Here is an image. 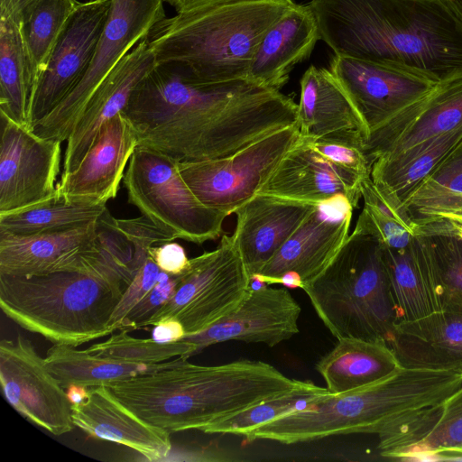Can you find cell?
I'll return each mask as SVG.
<instances>
[{
    "mask_svg": "<svg viewBox=\"0 0 462 462\" xmlns=\"http://www.w3.org/2000/svg\"><path fill=\"white\" fill-rule=\"evenodd\" d=\"M298 104L248 79L203 82L173 62L156 63L122 112L138 146L179 162L229 156L298 119Z\"/></svg>",
    "mask_w": 462,
    "mask_h": 462,
    "instance_id": "1",
    "label": "cell"
},
{
    "mask_svg": "<svg viewBox=\"0 0 462 462\" xmlns=\"http://www.w3.org/2000/svg\"><path fill=\"white\" fill-rule=\"evenodd\" d=\"M335 55L441 83L462 77V16L447 0H311Z\"/></svg>",
    "mask_w": 462,
    "mask_h": 462,
    "instance_id": "2",
    "label": "cell"
},
{
    "mask_svg": "<svg viewBox=\"0 0 462 462\" xmlns=\"http://www.w3.org/2000/svg\"><path fill=\"white\" fill-rule=\"evenodd\" d=\"M307 382L289 378L262 361L199 365L177 357L166 367L106 386L143 420L168 432H178L202 431Z\"/></svg>",
    "mask_w": 462,
    "mask_h": 462,
    "instance_id": "3",
    "label": "cell"
},
{
    "mask_svg": "<svg viewBox=\"0 0 462 462\" xmlns=\"http://www.w3.org/2000/svg\"><path fill=\"white\" fill-rule=\"evenodd\" d=\"M462 385V374L401 367L370 385L319 397L311 407L250 430L249 440L295 444L353 433L380 434L400 417L435 405Z\"/></svg>",
    "mask_w": 462,
    "mask_h": 462,
    "instance_id": "4",
    "label": "cell"
},
{
    "mask_svg": "<svg viewBox=\"0 0 462 462\" xmlns=\"http://www.w3.org/2000/svg\"><path fill=\"white\" fill-rule=\"evenodd\" d=\"M295 3L252 0L165 17L148 35L156 62H173L203 82L247 79L263 36Z\"/></svg>",
    "mask_w": 462,
    "mask_h": 462,
    "instance_id": "5",
    "label": "cell"
},
{
    "mask_svg": "<svg viewBox=\"0 0 462 462\" xmlns=\"http://www.w3.org/2000/svg\"><path fill=\"white\" fill-rule=\"evenodd\" d=\"M302 290L337 339L389 344L400 322L384 245L361 215L329 264Z\"/></svg>",
    "mask_w": 462,
    "mask_h": 462,
    "instance_id": "6",
    "label": "cell"
},
{
    "mask_svg": "<svg viewBox=\"0 0 462 462\" xmlns=\"http://www.w3.org/2000/svg\"><path fill=\"white\" fill-rule=\"evenodd\" d=\"M126 285L116 275L80 272L0 274V307L21 328L78 346L116 331L110 319Z\"/></svg>",
    "mask_w": 462,
    "mask_h": 462,
    "instance_id": "7",
    "label": "cell"
},
{
    "mask_svg": "<svg viewBox=\"0 0 462 462\" xmlns=\"http://www.w3.org/2000/svg\"><path fill=\"white\" fill-rule=\"evenodd\" d=\"M178 163L167 154L138 146L123 180L128 202L175 239L202 245L218 238L229 215L201 203L181 177Z\"/></svg>",
    "mask_w": 462,
    "mask_h": 462,
    "instance_id": "8",
    "label": "cell"
},
{
    "mask_svg": "<svg viewBox=\"0 0 462 462\" xmlns=\"http://www.w3.org/2000/svg\"><path fill=\"white\" fill-rule=\"evenodd\" d=\"M252 282L232 236L223 235L215 250L190 259L173 297L142 328L174 317L186 335L200 333L236 310Z\"/></svg>",
    "mask_w": 462,
    "mask_h": 462,
    "instance_id": "9",
    "label": "cell"
},
{
    "mask_svg": "<svg viewBox=\"0 0 462 462\" xmlns=\"http://www.w3.org/2000/svg\"><path fill=\"white\" fill-rule=\"evenodd\" d=\"M163 0H111L110 10L85 76L33 132L62 143L70 135L97 88L116 65L165 18Z\"/></svg>",
    "mask_w": 462,
    "mask_h": 462,
    "instance_id": "10",
    "label": "cell"
},
{
    "mask_svg": "<svg viewBox=\"0 0 462 462\" xmlns=\"http://www.w3.org/2000/svg\"><path fill=\"white\" fill-rule=\"evenodd\" d=\"M98 221L57 233L0 234V274L80 272L116 275L128 284L134 273L114 246L100 236Z\"/></svg>",
    "mask_w": 462,
    "mask_h": 462,
    "instance_id": "11",
    "label": "cell"
},
{
    "mask_svg": "<svg viewBox=\"0 0 462 462\" xmlns=\"http://www.w3.org/2000/svg\"><path fill=\"white\" fill-rule=\"evenodd\" d=\"M297 123L221 158L178 163L194 195L228 215L256 195L299 138Z\"/></svg>",
    "mask_w": 462,
    "mask_h": 462,
    "instance_id": "12",
    "label": "cell"
},
{
    "mask_svg": "<svg viewBox=\"0 0 462 462\" xmlns=\"http://www.w3.org/2000/svg\"><path fill=\"white\" fill-rule=\"evenodd\" d=\"M0 383L5 400L30 422L56 436L75 427L66 390L21 335L0 342Z\"/></svg>",
    "mask_w": 462,
    "mask_h": 462,
    "instance_id": "13",
    "label": "cell"
},
{
    "mask_svg": "<svg viewBox=\"0 0 462 462\" xmlns=\"http://www.w3.org/2000/svg\"><path fill=\"white\" fill-rule=\"evenodd\" d=\"M0 214L42 202L56 191L61 143L0 113Z\"/></svg>",
    "mask_w": 462,
    "mask_h": 462,
    "instance_id": "14",
    "label": "cell"
},
{
    "mask_svg": "<svg viewBox=\"0 0 462 462\" xmlns=\"http://www.w3.org/2000/svg\"><path fill=\"white\" fill-rule=\"evenodd\" d=\"M111 0L79 3L52 49L34 87L30 124L52 112L78 86L93 60Z\"/></svg>",
    "mask_w": 462,
    "mask_h": 462,
    "instance_id": "15",
    "label": "cell"
},
{
    "mask_svg": "<svg viewBox=\"0 0 462 462\" xmlns=\"http://www.w3.org/2000/svg\"><path fill=\"white\" fill-rule=\"evenodd\" d=\"M329 70L358 113L366 139L439 84L410 71L338 55L332 58Z\"/></svg>",
    "mask_w": 462,
    "mask_h": 462,
    "instance_id": "16",
    "label": "cell"
},
{
    "mask_svg": "<svg viewBox=\"0 0 462 462\" xmlns=\"http://www.w3.org/2000/svg\"><path fill=\"white\" fill-rule=\"evenodd\" d=\"M354 208L344 195L319 203L253 281L279 283L288 273L299 276L303 285L315 279L347 238Z\"/></svg>",
    "mask_w": 462,
    "mask_h": 462,
    "instance_id": "17",
    "label": "cell"
},
{
    "mask_svg": "<svg viewBox=\"0 0 462 462\" xmlns=\"http://www.w3.org/2000/svg\"><path fill=\"white\" fill-rule=\"evenodd\" d=\"M301 308L286 289L251 288L241 304L206 330L182 339L194 346V355L230 340L274 346L299 333Z\"/></svg>",
    "mask_w": 462,
    "mask_h": 462,
    "instance_id": "18",
    "label": "cell"
},
{
    "mask_svg": "<svg viewBox=\"0 0 462 462\" xmlns=\"http://www.w3.org/2000/svg\"><path fill=\"white\" fill-rule=\"evenodd\" d=\"M378 437L383 457L462 460V385L442 402L400 417Z\"/></svg>",
    "mask_w": 462,
    "mask_h": 462,
    "instance_id": "19",
    "label": "cell"
},
{
    "mask_svg": "<svg viewBox=\"0 0 462 462\" xmlns=\"http://www.w3.org/2000/svg\"><path fill=\"white\" fill-rule=\"evenodd\" d=\"M156 63L147 37L124 56L105 78L67 139L60 177L76 170L105 125L124 111L136 86Z\"/></svg>",
    "mask_w": 462,
    "mask_h": 462,
    "instance_id": "20",
    "label": "cell"
},
{
    "mask_svg": "<svg viewBox=\"0 0 462 462\" xmlns=\"http://www.w3.org/2000/svg\"><path fill=\"white\" fill-rule=\"evenodd\" d=\"M461 125L462 77L439 83L373 133L364 142V149L374 163L378 157L401 153Z\"/></svg>",
    "mask_w": 462,
    "mask_h": 462,
    "instance_id": "21",
    "label": "cell"
},
{
    "mask_svg": "<svg viewBox=\"0 0 462 462\" xmlns=\"http://www.w3.org/2000/svg\"><path fill=\"white\" fill-rule=\"evenodd\" d=\"M138 145L134 128L119 113L105 125L76 170L60 177L57 191L69 199L106 204L117 196Z\"/></svg>",
    "mask_w": 462,
    "mask_h": 462,
    "instance_id": "22",
    "label": "cell"
},
{
    "mask_svg": "<svg viewBox=\"0 0 462 462\" xmlns=\"http://www.w3.org/2000/svg\"><path fill=\"white\" fill-rule=\"evenodd\" d=\"M318 205L256 194L235 210L236 224L232 238L252 278Z\"/></svg>",
    "mask_w": 462,
    "mask_h": 462,
    "instance_id": "23",
    "label": "cell"
},
{
    "mask_svg": "<svg viewBox=\"0 0 462 462\" xmlns=\"http://www.w3.org/2000/svg\"><path fill=\"white\" fill-rule=\"evenodd\" d=\"M362 180L352 171L326 159L299 135L257 194L313 204L344 195L356 208L362 198Z\"/></svg>",
    "mask_w": 462,
    "mask_h": 462,
    "instance_id": "24",
    "label": "cell"
},
{
    "mask_svg": "<svg viewBox=\"0 0 462 462\" xmlns=\"http://www.w3.org/2000/svg\"><path fill=\"white\" fill-rule=\"evenodd\" d=\"M88 388V397L72 404L75 427L89 438L130 448L148 461H158L170 454V432L141 419L106 385Z\"/></svg>",
    "mask_w": 462,
    "mask_h": 462,
    "instance_id": "25",
    "label": "cell"
},
{
    "mask_svg": "<svg viewBox=\"0 0 462 462\" xmlns=\"http://www.w3.org/2000/svg\"><path fill=\"white\" fill-rule=\"evenodd\" d=\"M388 345L402 367L462 374V310L400 321Z\"/></svg>",
    "mask_w": 462,
    "mask_h": 462,
    "instance_id": "26",
    "label": "cell"
},
{
    "mask_svg": "<svg viewBox=\"0 0 462 462\" xmlns=\"http://www.w3.org/2000/svg\"><path fill=\"white\" fill-rule=\"evenodd\" d=\"M319 40L318 24L309 5L294 4L263 36L247 79L280 90L292 68L308 59Z\"/></svg>",
    "mask_w": 462,
    "mask_h": 462,
    "instance_id": "27",
    "label": "cell"
},
{
    "mask_svg": "<svg viewBox=\"0 0 462 462\" xmlns=\"http://www.w3.org/2000/svg\"><path fill=\"white\" fill-rule=\"evenodd\" d=\"M300 84L297 119L300 136L318 138L343 132H359L365 141V125L330 70L310 66Z\"/></svg>",
    "mask_w": 462,
    "mask_h": 462,
    "instance_id": "28",
    "label": "cell"
},
{
    "mask_svg": "<svg viewBox=\"0 0 462 462\" xmlns=\"http://www.w3.org/2000/svg\"><path fill=\"white\" fill-rule=\"evenodd\" d=\"M315 367L328 392L339 394L376 383L402 366L384 341L342 337Z\"/></svg>",
    "mask_w": 462,
    "mask_h": 462,
    "instance_id": "29",
    "label": "cell"
},
{
    "mask_svg": "<svg viewBox=\"0 0 462 462\" xmlns=\"http://www.w3.org/2000/svg\"><path fill=\"white\" fill-rule=\"evenodd\" d=\"M461 141L462 125L401 153L378 157L373 163L371 178L383 195L407 213L405 203Z\"/></svg>",
    "mask_w": 462,
    "mask_h": 462,
    "instance_id": "30",
    "label": "cell"
},
{
    "mask_svg": "<svg viewBox=\"0 0 462 462\" xmlns=\"http://www.w3.org/2000/svg\"><path fill=\"white\" fill-rule=\"evenodd\" d=\"M106 204L69 199L57 189L48 199L0 214V234L28 236L62 232L99 220Z\"/></svg>",
    "mask_w": 462,
    "mask_h": 462,
    "instance_id": "31",
    "label": "cell"
},
{
    "mask_svg": "<svg viewBox=\"0 0 462 462\" xmlns=\"http://www.w3.org/2000/svg\"><path fill=\"white\" fill-rule=\"evenodd\" d=\"M415 226L439 310H462V238L436 222Z\"/></svg>",
    "mask_w": 462,
    "mask_h": 462,
    "instance_id": "32",
    "label": "cell"
},
{
    "mask_svg": "<svg viewBox=\"0 0 462 462\" xmlns=\"http://www.w3.org/2000/svg\"><path fill=\"white\" fill-rule=\"evenodd\" d=\"M171 362L168 360L153 365L124 363L64 344H54L44 357L46 368L64 389L71 385H107L138 374L162 369Z\"/></svg>",
    "mask_w": 462,
    "mask_h": 462,
    "instance_id": "33",
    "label": "cell"
},
{
    "mask_svg": "<svg viewBox=\"0 0 462 462\" xmlns=\"http://www.w3.org/2000/svg\"><path fill=\"white\" fill-rule=\"evenodd\" d=\"M33 89L18 22L0 16V113L31 127Z\"/></svg>",
    "mask_w": 462,
    "mask_h": 462,
    "instance_id": "34",
    "label": "cell"
},
{
    "mask_svg": "<svg viewBox=\"0 0 462 462\" xmlns=\"http://www.w3.org/2000/svg\"><path fill=\"white\" fill-rule=\"evenodd\" d=\"M384 253L400 321L439 310L423 247L417 235L406 249L397 251L384 246Z\"/></svg>",
    "mask_w": 462,
    "mask_h": 462,
    "instance_id": "35",
    "label": "cell"
},
{
    "mask_svg": "<svg viewBox=\"0 0 462 462\" xmlns=\"http://www.w3.org/2000/svg\"><path fill=\"white\" fill-rule=\"evenodd\" d=\"M79 5L77 0H36L22 14L18 24L34 87Z\"/></svg>",
    "mask_w": 462,
    "mask_h": 462,
    "instance_id": "36",
    "label": "cell"
},
{
    "mask_svg": "<svg viewBox=\"0 0 462 462\" xmlns=\"http://www.w3.org/2000/svg\"><path fill=\"white\" fill-rule=\"evenodd\" d=\"M329 393L327 388L319 387L308 381L304 386L213 423L202 431L208 434L220 433L245 437L257 426L281 415L311 407L319 397Z\"/></svg>",
    "mask_w": 462,
    "mask_h": 462,
    "instance_id": "37",
    "label": "cell"
},
{
    "mask_svg": "<svg viewBox=\"0 0 462 462\" xmlns=\"http://www.w3.org/2000/svg\"><path fill=\"white\" fill-rule=\"evenodd\" d=\"M87 350L96 356L124 363L153 365L177 357L194 356L193 345L184 339L161 343L152 338L131 337L127 330L112 333L108 339L91 345Z\"/></svg>",
    "mask_w": 462,
    "mask_h": 462,
    "instance_id": "38",
    "label": "cell"
},
{
    "mask_svg": "<svg viewBox=\"0 0 462 462\" xmlns=\"http://www.w3.org/2000/svg\"><path fill=\"white\" fill-rule=\"evenodd\" d=\"M462 197V141L440 162L404 205L412 218Z\"/></svg>",
    "mask_w": 462,
    "mask_h": 462,
    "instance_id": "39",
    "label": "cell"
},
{
    "mask_svg": "<svg viewBox=\"0 0 462 462\" xmlns=\"http://www.w3.org/2000/svg\"><path fill=\"white\" fill-rule=\"evenodd\" d=\"M301 138L333 163L352 171L362 179L371 177L373 163L364 149L365 139L361 133L343 132L318 138Z\"/></svg>",
    "mask_w": 462,
    "mask_h": 462,
    "instance_id": "40",
    "label": "cell"
},
{
    "mask_svg": "<svg viewBox=\"0 0 462 462\" xmlns=\"http://www.w3.org/2000/svg\"><path fill=\"white\" fill-rule=\"evenodd\" d=\"M162 273L163 272L160 270L154 261L148 255L124 290L122 297L110 319L112 328L115 330L121 329L122 324L128 314L159 282Z\"/></svg>",
    "mask_w": 462,
    "mask_h": 462,
    "instance_id": "41",
    "label": "cell"
},
{
    "mask_svg": "<svg viewBox=\"0 0 462 462\" xmlns=\"http://www.w3.org/2000/svg\"><path fill=\"white\" fill-rule=\"evenodd\" d=\"M181 278L182 273L171 275L163 272L159 282L128 314L120 330L132 331L142 328L143 324L173 297Z\"/></svg>",
    "mask_w": 462,
    "mask_h": 462,
    "instance_id": "42",
    "label": "cell"
},
{
    "mask_svg": "<svg viewBox=\"0 0 462 462\" xmlns=\"http://www.w3.org/2000/svg\"><path fill=\"white\" fill-rule=\"evenodd\" d=\"M360 215L385 247L401 251L406 249L412 243L416 226H406L383 215L366 204H364Z\"/></svg>",
    "mask_w": 462,
    "mask_h": 462,
    "instance_id": "43",
    "label": "cell"
},
{
    "mask_svg": "<svg viewBox=\"0 0 462 462\" xmlns=\"http://www.w3.org/2000/svg\"><path fill=\"white\" fill-rule=\"evenodd\" d=\"M148 254L161 271L171 275L183 273L190 262L182 245L173 241L152 246Z\"/></svg>",
    "mask_w": 462,
    "mask_h": 462,
    "instance_id": "44",
    "label": "cell"
},
{
    "mask_svg": "<svg viewBox=\"0 0 462 462\" xmlns=\"http://www.w3.org/2000/svg\"><path fill=\"white\" fill-rule=\"evenodd\" d=\"M412 221L439 223L462 238V197L445 207L420 212Z\"/></svg>",
    "mask_w": 462,
    "mask_h": 462,
    "instance_id": "45",
    "label": "cell"
},
{
    "mask_svg": "<svg viewBox=\"0 0 462 462\" xmlns=\"http://www.w3.org/2000/svg\"><path fill=\"white\" fill-rule=\"evenodd\" d=\"M185 336L182 323L174 317L160 320L153 326L152 331V338L161 343L179 341Z\"/></svg>",
    "mask_w": 462,
    "mask_h": 462,
    "instance_id": "46",
    "label": "cell"
},
{
    "mask_svg": "<svg viewBox=\"0 0 462 462\" xmlns=\"http://www.w3.org/2000/svg\"><path fill=\"white\" fill-rule=\"evenodd\" d=\"M252 1V0H167L176 10L177 14L188 13L209 6Z\"/></svg>",
    "mask_w": 462,
    "mask_h": 462,
    "instance_id": "47",
    "label": "cell"
},
{
    "mask_svg": "<svg viewBox=\"0 0 462 462\" xmlns=\"http://www.w3.org/2000/svg\"><path fill=\"white\" fill-rule=\"evenodd\" d=\"M36 0H0V16L19 21L22 14Z\"/></svg>",
    "mask_w": 462,
    "mask_h": 462,
    "instance_id": "48",
    "label": "cell"
},
{
    "mask_svg": "<svg viewBox=\"0 0 462 462\" xmlns=\"http://www.w3.org/2000/svg\"><path fill=\"white\" fill-rule=\"evenodd\" d=\"M65 390L71 404L82 402L88 395V388L85 386L71 385Z\"/></svg>",
    "mask_w": 462,
    "mask_h": 462,
    "instance_id": "49",
    "label": "cell"
},
{
    "mask_svg": "<svg viewBox=\"0 0 462 462\" xmlns=\"http://www.w3.org/2000/svg\"><path fill=\"white\" fill-rule=\"evenodd\" d=\"M447 1L462 16V0H447Z\"/></svg>",
    "mask_w": 462,
    "mask_h": 462,
    "instance_id": "50",
    "label": "cell"
}]
</instances>
